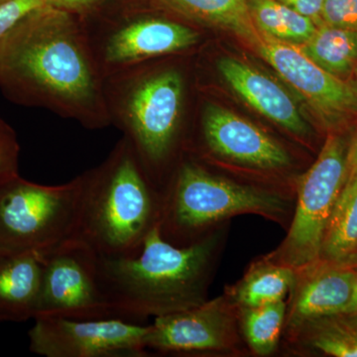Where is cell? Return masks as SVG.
Returning <instances> with one entry per match:
<instances>
[{
  "instance_id": "1",
  "label": "cell",
  "mask_w": 357,
  "mask_h": 357,
  "mask_svg": "<svg viewBox=\"0 0 357 357\" xmlns=\"http://www.w3.org/2000/svg\"><path fill=\"white\" fill-rule=\"evenodd\" d=\"M0 91L88 129L110 126L102 74L83 18L47 4L0 42Z\"/></svg>"
},
{
  "instance_id": "2",
  "label": "cell",
  "mask_w": 357,
  "mask_h": 357,
  "mask_svg": "<svg viewBox=\"0 0 357 357\" xmlns=\"http://www.w3.org/2000/svg\"><path fill=\"white\" fill-rule=\"evenodd\" d=\"M218 237L178 246L157 225L135 255L98 256V281L115 319L143 324L199 306L206 301Z\"/></svg>"
},
{
  "instance_id": "3",
  "label": "cell",
  "mask_w": 357,
  "mask_h": 357,
  "mask_svg": "<svg viewBox=\"0 0 357 357\" xmlns=\"http://www.w3.org/2000/svg\"><path fill=\"white\" fill-rule=\"evenodd\" d=\"M76 237L103 258L135 255L159 225L163 197L122 137L100 165L82 174Z\"/></svg>"
},
{
  "instance_id": "4",
  "label": "cell",
  "mask_w": 357,
  "mask_h": 357,
  "mask_svg": "<svg viewBox=\"0 0 357 357\" xmlns=\"http://www.w3.org/2000/svg\"><path fill=\"white\" fill-rule=\"evenodd\" d=\"M185 89L182 70L152 69L149 61L105 77L110 122L130 142L153 183L177 148Z\"/></svg>"
},
{
  "instance_id": "5",
  "label": "cell",
  "mask_w": 357,
  "mask_h": 357,
  "mask_svg": "<svg viewBox=\"0 0 357 357\" xmlns=\"http://www.w3.org/2000/svg\"><path fill=\"white\" fill-rule=\"evenodd\" d=\"M287 210L288 202L279 195L225 180L185 160L163 196L159 229L171 243L185 246L203 238L204 230L223 218L243 213L279 218Z\"/></svg>"
},
{
  "instance_id": "6",
  "label": "cell",
  "mask_w": 357,
  "mask_h": 357,
  "mask_svg": "<svg viewBox=\"0 0 357 357\" xmlns=\"http://www.w3.org/2000/svg\"><path fill=\"white\" fill-rule=\"evenodd\" d=\"M83 180L45 185L18 177L0 185V249L45 252L76 237Z\"/></svg>"
},
{
  "instance_id": "7",
  "label": "cell",
  "mask_w": 357,
  "mask_h": 357,
  "mask_svg": "<svg viewBox=\"0 0 357 357\" xmlns=\"http://www.w3.org/2000/svg\"><path fill=\"white\" fill-rule=\"evenodd\" d=\"M349 144L342 133L328 134L318 159L300 178L287 236L268 257L295 270L321 257L326 227L349 174Z\"/></svg>"
},
{
  "instance_id": "8",
  "label": "cell",
  "mask_w": 357,
  "mask_h": 357,
  "mask_svg": "<svg viewBox=\"0 0 357 357\" xmlns=\"http://www.w3.org/2000/svg\"><path fill=\"white\" fill-rule=\"evenodd\" d=\"M37 317L115 319L98 281V255L84 241L69 239L42 252Z\"/></svg>"
},
{
  "instance_id": "9",
  "label": "cell",
  "mask_w": 357,
  "mask_h": 357,
  "mask_svg": "<svg viewBox=\"0 0 357 357\" xmlns=\"http://www.w3.org/2000/svg\"><path fill=\"white\" fill-rule=\"evenodd\" d=\"M29 349L44 357H141L147 354L150 325L121 319L37 317Z\"/></svg>"
},
{
  "instance_id": "10",
  "label": "cell",
  "mask_w": 357,
  "mask_h": 357,
  "mask_svg": "<svg viewBox=\"0 0 357 357\" xmlns=\"http://www.w3.org/2000/svg\"><path fill=\"white\" fill-rule=\"evenodd\" d=\"M86 32L103 77L157 58L184 53L201 40L192 26L133 10L109 29Z\"/></svg>"
},
{
  "instance_id": "11",
  "label": "cell",
  "mask_w": 357,
  "mask_h": 357,
  "mask_svg": "<svg viewBox=\"0 0 357 357\" xmlns=\"http://www.w3.org/2000/svg\"><path fill=\"white\" fill-rule=\"evenodd\" d=\"M255 53L304 98L330 132H338L357 114L354 84L328 74L310 60L299 47L262 35Z\"/></svg>"
},
{
  "instance_id": "12",
  "label": "cell",
  "mask_w": 357,
  "mask_h": 357,
  "mask_svg": "<svg viewBox=\"0 0 357 357\" xmlns=\"http://www.w3.org/2000/svg\"><path fill=\"white\" fill-rule=\"evenodd\" d=\"M238 309L227 297L154 318L146 349L173 354H198L230 349L237 342Z\"/></svg>"
},
{
  "instance_id": "13",
  "label": "cell",
  "mask_w": 357,
  "mask_h": 357,
  "mask_svg": "<svg viewBox=\"0 0 357 357\" xmlns=\"http://www.w3.org/2000/svg\"><path fill=\"white\" fill-rule=\"evenodd\" d=\"M204 146L220 158L239 165L279 170L291 165L287 150L255 124L215 105L208 103L202 115Z\"/></svg>"
},
{
  "instance_id": "14",
  "label": "cell",
  "mask_w": 357,
  "mask_h": 357,
  "mask_svg": "<svg viewBox=\"0 0 357 357\" xmlns=\"http://www.w3.org/2000/svg\"><path fill=\"white\" fill-rule=\"evenodd\" d=\"M356 266V262L319 257L296 270L285 321L291 335L314 319L344 311L354 290Z\"/></svg>"
},
{
  "instance_id": "15",
  "label": "cell",
  "mask_w": 357,
  "mask_h": 357,
  "mask_svg": "<svg viewBox=\"0 0 357 357\" xmlns=\"http://www.w3.org/2000/svg\"><path fill=\"white\" fill-rule=\"evenodd\" d=\"M218 70L232 91L263 116L295 135L311 134L292 96L272 77L231 57L220 59Z\"/></svg>"
},
{
  "instance_id": "16",
  "label": "cell",
  "mask_w": 357,
  "mask_h": 357,
  "mask_svg": "<svg viewBox=\"0 0 357 357\" xmlns=\"http://www.w3.org/2000/svg\"><path fill=\"white\" fill-rule=\"evenodd\" d=\"M42 281V252L0 249V323L34 319Z\"/></svg>"
},
{
  "instance_id": "17",
  "label": "cell",
  "mask_w": 357,
  "mask_h": 357,
  "mask_svg": "<svg viewBox=\"0 0 357 357\" xmlns=\"http://www.w3.org/2000/svg\"><path fill=\"white\" fill-rule=\"evenodd\" d=\"M147 7L183 20L218 28L236 35L253 51L261 43L249 11L248 0H138Z\"/></svg>"
},
{
  "instance_id": "18",
  "label": "cell",
  "mask_w": 357,
  "mask_h": 357,
  "mask_svg": "<svg viewBox=\"0 0 357 357\" xmlns=\"http://www.w3.org/2000/svg\"><path fill=\"white\" fill-rule=\"evenodd\" d=\"M296 281L294 268L270 257L255 263L237 282L227 297L239 307L262 306L285 300Z\"/></svg>"
},
{
  "instance_id": "19",
  "label": "cell",
  "mask_w": 357,
  "mask_h": 357,
  "mask_svg": "<svg viewBox=\"0 0 357 357\" xmlns=\"http://www.w3.org/2000/svg\"><path fill=\"white\" fill-rule=\"evenodd\" d=\"M321 257L356 262L357 258V170H349L326 227Z\"/></svg>"
},
{
  "instance_id": "20",
  "label": "cell",
  "mask_w": 357,
  "mask_h": 357,
  "mask_svg": "<svg viewBox=\"0 0 357 357\" xmlns=\"http://www.w3.org/2000/svg\"><path fill=\"white\" fill-rule=\"evenodd\" d=\"M300 50L328 74L347 81L357 67V31L319 25Z\"/></svg>"
},
{
  "instance_id": "21",
  "label": "cell",
  "mask_w": 357,
  "mask_h": 357,
  "mask_svg": "<svg viewBox=\"0 0 357 357\" xmlns=\"http://www.w3.org/2000/svg\"><path fill=\"white\" fill-rule=\"evenodd\" d=\"M251 18L264 36L299 46L316 32V23L276 0H248Z\"/></svg>"
},
{
  "instance_id": "22",
  "label": "cell",
  "mask_w": 357,
  "mask_h": 357,
  "mask_svg": "<svg viewBox=\"0 0 357 357\" xmlns=\"http://www.w3.org/2000/svg\"><path fill=\"white\" fill-rule=\"evenodd\" d=\"M294 337L326 356L357 357V321L342 312L314 319Z\"/></svg>"
},
{
  "instance_id": "23",
  "label": "cell",
  "mask_w": 357,
  "mask_h": 357,
  "mask_svg": "<svg viewBox=\"0 0 357 357\" xmlns=\"http://www.w3.org/2000/svg\"><path fill=\"white\" fill-rule=\"evenodd\" d=\"M287 307L285 300L262 306L239 307L244 337L255 354L269 356L277 349L282 331L285 328Z\"/></svg>"
},
{
  "instance_id": "24",
  "label": "cell",
  "mask_w": 357,
  "mask_h": 357,
  "mask_svg": "<svg viewBox=\"0 0 357 357\" xmlns=\"http://www.w3.org/2000/svg\"><path fill=\"white\" fill-rule=\"evenodd\" d=\"M20 143L15 131L0 119V185L18 177Z\"/></svg>"
},
{
  "instance_id": "25",
  "label": "cell",
  "mask_w": 357,
  "mask_h": 357,
  "mask_svg": "<svg viewBox=\"0 0 357 357\" xmlns=\"http://www.w3.org/2000/svg\"><path fill=\"white\" fill-rule=\"evenodd\" d=\"M321 20V24L357 31V0H325Z\"/></svg>"
},
{
  "instance_id": "26",
  "label": "cell",
  "mask_w": 357,
  "mask_h": 357,
  "mask_svg": "<svg viewBox=\"0 0 357 357\" xmlns=\"http://www.w3.org/2000/svg\"><path fill=\"white\" fill-rule=\"evenodd\" d=\"M47 4L46 0H7L0 3V42L23 18Z\"/></svg>"
},
{
  "instance_id": "27",
  "label": "cell",
  "mask_w": 357,
  "mask_h": 357,
  "mask_svg": "<svg viewBox=\"0 0 357 357\" xmlns=\"http://www.w3.org/2000/svg\"><path fill=\"white\" fill-rule=\"evenodd\" d=\"M298 13L309 17L317 26L321 24V14L325 0H276Z\"/></svg>"
},
{
  "instance_id": "28",
  "label": "cell",
  "mask_w": 357,
  "mask_h": 357,
  "mask_svg": "<svg viewBox=\"0 0 357 357\" xmlns=\"http://www.w3.org/2000/svg\"><path fill=\"white\" fill-rule=\"evenodd\" d=\"M46 1L49 6L82 16L100 6L103 0H46Z\"/></svg>"
},
{
  "instance_id": "29",
  "label": "cell",
  "mask_w": 357,
  "mask_h": 357,
  "mask_svg": "<svg viewBox=\"0 0 357 357\" xmlns=\"http://www.w3.org/2000/svg\"><path fill=\"white\" fill-rule=\"evenodd\" d=\"M342 314L349 318L356 319L357 321V262L356 266V276H354V290H352L351 298L349 300V304L345 307Z\"/></svg>"
},
{
  "instance_id": "30",
  "label": "cell",
  "mask_w": 357,
  "mask_h": 357,
  "mask_svg": "<svg viewBox=\"0 0 357 357\" xmlns=\"http://www.w3.org/2000/svg\"><path fill=\"white\" fill-rule=\"evenodd\" d=\"M349 170H357V133L349 144Z\"/></svg>"
},
{
  "instance_id": "31",
  "label": "cell",
  "mask_w": 357,
  "mask_h": 357,
  "mask_svg": "<svg viewBox=\"0 0 357 357\" xmlns=\"http://www.w3.org/2000/svg\"><path fill=\"white\" fill-rule=\"evenodd\" d=\"M354 75H356V84H354V86H356V89H357V67H356V70H354Z\"/></svg>"
},
{
  "instance_id": "32",
  "label": "cell",
  "mask_w": 357,
  "mask_h": 357,
  "mask_svg": "<svg viewBox=\"0 0 357 357\" xmlns=\"http://www.w3.org/2000/svg\"><path fill=\"white\" fill-rule=\"evenodd\" d=\"M7 1V0H0V3H2V2Z\"/></svg>"
},
{
  "instance_id": "33",
  "label": "cell",
  "mask_w": 357,
  "mask_h": 357,
  "mask_svg": "<svg viewBox=\"0 0 357 357\" xmlns=\"http://www.w3.org/2000/svg\"><path fill=\"white\" fill-rule=\"evenodd\" d=\"M356 262H357V258H356Z\"/></svg>"
}]
</instances>
